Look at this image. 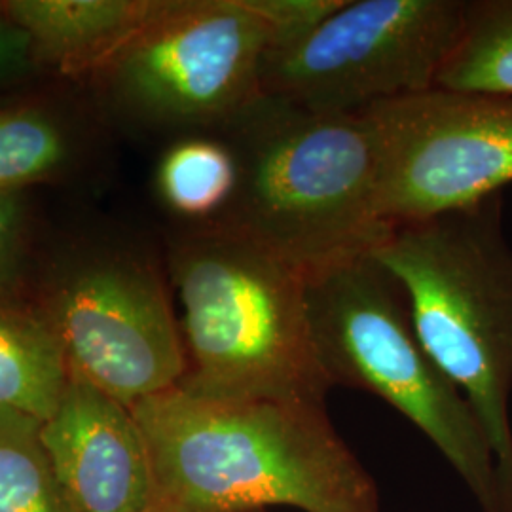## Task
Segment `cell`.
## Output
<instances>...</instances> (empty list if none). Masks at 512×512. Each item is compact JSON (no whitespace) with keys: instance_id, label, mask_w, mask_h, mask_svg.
<instances>
[{"instance_id":"6da1fadb","label":"cell","mask_w":512,"mask_h":512,"mask_svg":"<svg viewBox=\"0 0 512 512\" xmlns=\"http://www.w3.org/2000/svg\"><path fill=\"white\" fill-rule=\"evenodd\" d=\"M129 408L147 442L154 512H380L370 476L323 406L173 387Z\"/></svg>"},{"instance_id":"7a4b0ae2","label":"cell","mask_w":512,"mask_h":512,"mask_svg":"<svg viewBox=\"0 0 512 512\" xmlns=\"http://www.w3.org/2000/svg\"><path fill=\"white\" fill-rule=\"evenodd\" d=\"M186 372L177 387L222 401L323 406L330 380L311 334L306 279L222 224L167 243Z\"/></svg>"},{"instance_id":"3957f363","label":"cell","mask_w":512,"mask_h":512,"mask_svg":"<svg viewBox=\"0 0 512 512\" xmlns=\"http://www.w3.org/2000/svg\"><path fill=\"white\" fill-rule=\"evenodd\" d=\"M219 135L236 152L239 181L215 224L304 275L368 255L387 238L365 112H311L262 95Z\"/></svg>"},{"instance_id":"277c9868","label":"cell","mask_w":512,"mask_h":512,"mask_svg":"<svg viewBox=\"0 0 512 512\" xmlns=\"http://www.w3.org/2000/svg\"><path fill=\"white\" fill-rule=\"evenodd\" d=\"M372 256L401 283L427 355L475 410L512 497V247L503 194L393 226Z\"/></svg>"},{"instance_id":"5b68a950","label":"cell","mask_w":512,"mask_h":512,"mask_svg":"<svg viewBox=\"0 0 512 512\" xmlns=\"http://www.w3.org/2000/svg\"><path fill=\"white\" fill-rule=\"evenodd\" d=\"M327 10L329 0H158L92 80L131 126L219 135L262 97L275 40Z\"/></svg>"},{"instance_id":"8992f818","label":"cell","mask_w":512,"mask_h":512,"mask_svg":"<svg viewBox=\"0 0 512 512\" xmlns=\"http://www.w3.org/2000/svg\"><path fill=\"white\" fill-rule=\"evenodd\" d=\"M313 342L332 384L399 410L448 459L486 512H505L475 410L421 346L401 283L372 253L304 275Z\"/></svg>"},{"instance_id":"52a82bcc","label":"cell","mask_w":512,"mask_h":512,"mask_svg":"<svg viewBox=\"0 0 512 512\" xmlns=\"http://www.w3.org/2000/svg\"><path fill=\"white\" fill-rule=\"evenodd\" d=\"M33 306L54 330L71 374L133 406L181 384L183 336L164 270L133 245L90 243L55 256Z\"/></svg>"},{"instance_id":"ba28073f","label":"cell","mask_w":512,"mask_h":512,"mask_svg":"<svg viewBox=\"0 0 512 512\" xmlns=\"http://www.w3.org/2000/svg\"><path fill=\"white\" fill-rule=\"evenodd\" d=\"M463 0H342L325 18L277 38L262 95L298 109L361 114L437 88L458 42Z\"/></svg>"},{"instance_id":"9c48e42d","label":"cell","mask_w":512,"mask_h":512,"mask_svg":"<svg viewBox=\"0 0 512 512\" xmlns=\"http://www.w3.org/2000/svg\"><path fill=\"white\" fill-rule=\"evenodd\" d=\"M365 114L389 228L471 207L512 183V95L431 88Z\"/></svg>"},{"instance_id":"30bf717a","label":"cell","mask_w":512,"mask_h":512,"mask_svg":"<svg viewBox=\"0 0 512 512\" xmlns=\"http://www.w3.org/2000/svg\"><path fill=\"white\" fill-rule=\"evenodd\" d=\"M42 444L78 512H154L147 442L131 408L71 374Z\"/></svg>"},{"instance_id":"8fae6325","label":"cell","mask_w":512,"mask_h":512,"mask_svg":"<svg viewBox=\"0 0 512 512\" xmlns=\"http://www.w3.org/2000/svg\"><path fill=\"white\" fill-rule=\"evenodd\" d=\"M158 0H0L25 35L35 69L90 76L150 18Z\"/></svg>"},{"instance_id":"7c38bea8","label":"cell","mask_w":512,"mask_h":512,"mask_svg":"<svg viewBox=\"0 0 512 512\" xmlns=\"http://www.w3.org/2000/svg\"><path fill=\"white\" fill-rule=\"evenodd\" d=\"M71 382L54 330L33 304H0V410L46 423Z\"/></svg>"},{"instance_id":"4fadbf2b","label":"cell","mask_w":512,"mask_h":512,"mask_svg":"<svg viewBox=\"0 0 512 512\" xmlns=\"http://www.w3.org/2000/svg\"><path fill=\"white\" fill-rule=\"evenodd\" d=\"M238 158L222 135L190 133L165 148L156 167V192L188 226L219 222L236 196Z\"/></svg>"},{"instance_id":"5bb4252c","label":"cell","mask_w":512,"mask_h":512,"mask_svg":"<svg viewBox=\"0 0 512 512\" xmlns=\"http://www.w3.org/2000/svg\"><path fill=\"white\" fill-rule=\"evenodd\" d=\"M73 131L48 107L0 99V192H25L63 175L74 160Z\"/></svg>"},{"instance_id":"9a60e30c","label":"cell","mask_w":512,"mask_h":512,"mask_svg":"<svg viewBox=\"0 0 512 512\" xmlns=\"http://www.w3.org/2000/svg\"><path fill=\"white\" fill-rule=\"evenodd\" d=\"M437 88L512 95V0L467 2L461 35Z\"/></svg>"},{"instance_id":"2e32d148","label":"cell","mask_w":512,"mask_h":512,"mask_svg":"<svg viewBox=\"0 0 512 512\" xmlns=\"http://www.w3.org/2000/svg\"><path fill=\"white\" fill-rule=\"evenodd\" d=\"M42 423L0 410V512H78L42 444Z\"/></svg>"},{"instance_id":"e0dca14e","label":"cell","mask_w":512,"mask_h":512,"mask_svg":"<svg viewBox=\"0 0 512 512\" xmlns=\"http://www.w3.org/2000/svg\"><path fill=\"white\" fill-rule=\"evenodd\" d=\"M29 258L31 220L25 192H0V304L21 302Z\"/></svg>"},{"instance_id":"ac0fdd59","label":"cell","mask_w":512,"mask_h":512,"mask_svg":"<svg viewBox=\"0 0 512 512\" xmlns=\"http://www.w3.org/2000/svg\"><path fill=\"white\" fill-rule=\"evenodd\" d=\"M31 71H35V65L27 38L0 12V95L29 76Z\"/></svg>"}]
</instances>
